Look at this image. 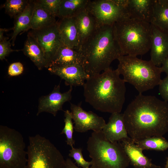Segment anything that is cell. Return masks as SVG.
<instances>
[{
    "label": "cell",
    "instance_id": "cell-9",
    "mask_svg": "<svg viewBox=\"0 0 168 168\" xmlns=\"http://www.w3.org/2000/svg\"><path fill=\"white\" fill-rule=\"evenodd\" d=\"M128 0H90L87 9L94 16L99 26L110 25L129 18Z\"/></svg>",
    "mask_w": 168,
    "mask_h": 168
},
{
    "label": "cell",
    "instance_id": "cell-6",
    "mask_svg": "<svg viewBox=\"0 0 168 168\" xmlns=\"http://www.w3.org/2000/svg\"><path fill=\"white\" fill-rule=\"evenodd\" d=\"M90 168H126L130 162L120 142L107 140L102 131L93 132L87 142Z\"/></svg>",
    "mask_w": 168,
    "mask_h": 168
},
{
    "label": "cell",
    "instance_id": "cell-2",
    "mask_svg": "<svg viewBox=\"0 0 168 168\" xmlns=\"http://www.w3.org/2000/svg\"><path fill=\"white\" fill-rule=\"evenodd\" d=\"M120 75L117 69L110 67L90 76L83 86L85 101L100 111L120 113L126 92V82Z\"/></svg>",
    "mask_w": 168,
    "mask_h": 168
},
{
    "label": "cell",
    "instance_id": "cell-35",
    "mask_svg": "<svg viewBox=\"0 0 168 168\" xmlns=\"http://www.w3.org/2000/svg\"><path fill=\"white\" fill-rule=\"evenodd\" d=\"M66 168H79L69 158L66 160Z\"/></svg>",
    "mask_w": 168,
    "mask_h": 168
},
{
    "label": "cell",
    "instance_id": "cell-37",
    "mask_svg": "<svg viewBox=\"0 0 168 168\" xmlns=\"http://www.w3.org/2000/svg\"><path fill=\"white\" fill-rule=\"evenodd\" d=\"M164 168H168V157L167 158L165 166Z\"/></svg>",
    "mask_w": 168,
    "mask_h": 168
},
{
    "label": "cell",
    "instance_id": "cell-24",
    "mask_svg": "<svg viewBox=\"0 0 168 168\" xmlns=\"http://www.w3.org/2000/svg\"><path fill=\"white\" fill-rule=\"evenodd\" d=\"M150 24L168 34V0H154Z\"/></svg>",
    "mask_w": 168,
    "mask_h": 168
},
{
    "label": "cell",
    "instance_id": "cell-1",
    "mask_svg": "<svg viewBox=\"0 0 168 168\" xmlns=\"http://www.w3.org/2000/svg\"><path fill=\"white\" fill-rule=\"evenodd\" d=\"M123 114L128 136L133 141L168 132V103L154 96L139 94Z\"/></svg>",
    "mask_w": 168,
    "mask_h": 168
},
{
    "label": "cell",
    "instance_id": "cell-13",
    "mask_svg": "<svg viewBox=\"0 0 168 168\" xmlns=\"http://www.w3.org/2000/svg\"><path fill=\"white\" fill-rule=\"evenodd\" d=\"M48 69L52 74L64 80L66 85L70 86H83L90 76L84 67L80 65H52Z\"/></svg>",
    "mask_w": 168,
    "mask_h": 168
},
{
    "label": "cell",
    "instance_id": "cell-20",
    "mask_svg": "<svg viewBox=\"0 0 168 168\" xmlns=\"http://www.w3.org/2000/svg\"><path fill=\"white\" fill-rule=\"evenodd\" d=\"M72 65L83 66V58L82 54L78 50L62 45L56 52L50 66Z\"/></svg>",
    "mask_w": 168,
    "mask_h": 168
},
{
    "label": "cell",
    "instance_id": "cell-29",
    "mask_svg": "<svg viewBox=\"0 0 168 168\" xmlns=\"http://www.w3.org/2000/svg\"><path fill=\"white\" fill-rule=\"evenodd\" d=\"M68 156L73 158L78 166L83 168H90L92 162L86 161L83 157L82 149L81 148H72L69 150Z\"/></svg>",
    "mask_w": 168,
    "mask_h": 168
},
{
    "label": "cell",
    "instance_id": "cell-31",
    "mask_svg": "<svg viewBox=\"0 0 168 168\" xmlns=\"http://www.w3.org/2000/svg\"><path fill=\"white\" fill-rule=\"evenodd\" d=\"M8 38L6 37L2 40L0 41V59L2 60L5 58L11 53L18 51L19 50H14L11 48L12 44L10 40H8Z\"/></svg>",
    "mask_w": 168,
    "mask_h": 168
},
{
    "label": "cell",
    "instance_id": "cell-14",
    "mask_svg": "<svg viewBox=\"0 0 168 168\" xmlns=\"http://www.w3.org/2000/svg\"><path fill=\"white\" fill-rule=\"evenodd\" d=\"M150 60L160 67L168 56V34L152 25Z\"/></svg>",
    "mask_w": 168,
    "mask_h": 168
},
{
    "label": "cell",
    "instance_id": "cell-3",
    "mask_svg": "<svg viewBox=\"0 0 168 168\" xmlns=\"http://www.w3.org/2000/svg\"><path fill=\"white\" fill-rule=\"evenodd\" d=\"M114 24L100 26L79 50L83 57V67L90 76L109 68L113 61L122 55Z\"/></svg>",
    "mask_w": 168,
    "mask_h": 168
},
{
    "label": "cell",
    "instance_id": "cell-34",
    "mask_svg": "<svg viewBox=\"0 0 168 168\" xmlns=\"http://www.w3.org/2000/svg\"><path fill=\"white\" fill-rule=\"evenodd\" d=\"M161 67L162 72H165L168 76V56L163 62Z\"/></svg>",
    "mask_w": 168,
    "mask_h": 168
},
{
    "label": "cell",
    "instance_id": "cell-26",
    "mask_svg": "<svg viewBox=\"0 0 168 168\" xmlns=\"http://www.w3.org/2000/svg\"><path fill=\"white\" fill-rule=\"evenodd\" d=\"M134 142L143 150L164 151L168 149V141L163 136H153Z\"/></svg>",
    "mask_w": 168,
    "mask_h": 168
},
{
    "label": "cell",
    "instance_id": "cell-12",
    "mask_svg": "<svg viewBox=\"0 0 168 168\" xmlns=\"http://www.w3.org/2000/svg\"><path fill=\"white\" fill-rule=\"evenodd\" d=\"M72 90V86H70L68 91L62 93L60 91V84L55 86L50 93L40 98L36 115L46 112L55 116L58 111L63 110V104L71 100Z\"/></svg>",
    "mask_w": 168,
    "mask_h": 168
},
{
    "label": "cell",
    "instance_id": "cell-33",
    "mask_svg": "<svg viewBox=\"0 0 168 168\" xmlns=\"http://www.w3.org/2000/svg\"><path fill=\"white\" fill-rule=\"evenodd\" d=\"M159 91L163 100L168 102V76L161 79L159 85Z\"/></svg>",
    "mask_w": 168,
    "mask_h": 168
},
{
    "label": "cell",
    "instance_id": "cell-25",
    "mask_svg": "<svg viewBox=\"0 0 168 168\" xmlns=\"http://www.w3.org/2000/svg\"><path fill=\"white\" fill-rule=\"evenodd\" d=\"M90 0H62L58 17L74 18L87 9Z\"/></svg>",
    "mask_w": 168,
    "mask_h": 168
},
{
    "label": "cell",
    "instance_id": "cell-15",
    "mask_svg": "<svg viewBox=\"0 0 168 168\" xmlns=\"http://www.w3.org/2000/svg\"><path fill=\"white\" fill-rule=\"evenodd\" d=\"M59 19L57 21V25L62 44L78 51L79 48V37L74 17Z\"/></svg>",
    "mask_w": 168,
    "mask_h": 168
},
{
    "label": "cell",
    "instance_id": "cell-7",
    "mask_svg": "<svg viewBox=\"0 0 168 168\" xmlns=\"http://www.w3.org/2000/svg\"><path fill=\"white\" fill-rule=\"evenodd\" d=\"M25 168H66V160L49 140L37 134L29 137Z\"/></svg>",
    "mask_w": 168,
    "mask_h": 168
},
{
    "label": "cell",
    "instance_id": "cell-27",
    "mask_svg": "<svg viewBox=\"0 0 168 168\" xmlns=\"http://www.w3.org/2000/svg\"><path fill=\"white\" fill-rule=\"evenodd\" d=\"M30 0H7L3 4L6 13L11 17L22 12L29 4Z\"/></svg>",
    "mask_w": 168,
    "mask_h": 168
},
{
    "label": "cell",
    "instance_id": "cell-18",
    "mask_svg": "<svg viewBox=\"0 0 168 168\" xmlns=\"http://www.w3.org/2000/svg\"><path fill=\"white\" fill-rule=\"evenodd\" d=\"M74 18L78 33L79 50L82 46L100 26L94 16L87 9Z\"/></svg>",
    "mask_w": 168,
    "mask_h": 168
},
{
    "label": "cell",
    "instance_id": "cell-10",
    "mask_svg": "<svg viewBox=\"0 0 168 168\" xmlns=\"http://www.w3.org/2000/svg\"><path fill=\"white\" fill-rule=\"evenodd\" d=\"M41 49L46 61L47 68L51 65L57 51L62 45L60 40L57 25L29 32Z\"/></svg>",
    "mask_w": 168,
    "mask_h": 168
},
{
    "label": "cell",
    "instance_id": "cell-22",
    "mask_svg": "<svg viewBox=\"0 0 168 168\" xmlns=\"http://www.w3.org/2000/svg\"><path fill=\"white\" fill-rule=\"evenodd\" d=\"M34 6V0H30L24 10L14 17L13 32L10 40H12L11 44L13 46L18 34L31 29V20Z\"/></svg>",
    "mask_w": 168,
    "mask_h": 168
},
{
    "label": "cell",
    "instance_id": "cell-16",
    "mask_svg": "<svg viewBox=\"0 0 168 168\" xmlns=\"http://www.w3.org/2000/svg\"><path fill=\"white\" fill-rule=\"evenodd\" d=\"M120 142L130 162L135 168H158L160 167L152 163L151 160L145 156L143 150L129 137Z\"/></svg>",
    "mask_w": 168,
    "mask_h": 168
},
{
    "label": "cell",
    "instance_id": "cell-8",
    "mask_svg": "<svg viewBox=\"0 0 168 168\" xmlns=\"http://www.w3.org/2000/svg\"><path fill=\"white\" fill-rule=\"evenodd\" d=\"M25 147L20 132L0 126V168H25L27 162Z\"/></svg>",
    "mask_w": 168,
    "mask_h": 168
},
{
    "label": "cell",
    "instance_id": "cell-23",
    "mask_svg": "<svg viewBox=\"0 0 168 168\" xmlns=\"http://www.w3.org/2000/svg\"><path fill=\"white\" fill-rule=\"evenodd\" d=\"M34 2L31 20L32 30L47 27L56 23L57 21L55 16L42 6L37 0H34Z\"/></svg>",
    "mask_w": 168,
    "mask_h": 168
},
{
    "label": "cell",
    "instance_id": "cell-28",
    "mask_svg": "<svg viewBox=\"0 0 168 168\" xmlns=\"http://www.w3.org/2000/svg\"><path fill=\"white\" fill-rule=\"evenodd\" d=\"M64 117V126L60 133L65 134L66 138V142L72 148L73 147L75 141L73 138L74 127L72 122V118L71 112L68 110L65 111Z\"/></svg>",
    "mask_w": 168,
    "mask_h": 168
},
{
    "label": "cell",
    "instance_id": "cell-21",
    "mask_svg": "<svg viewBox=\"0 0 168 168\" xmlns=\"http://www.w3.org/2000/svg\"><path fill=\"white\" fill-rule=\"evenodd\" d=\"M22 50L24 54L30 59L39 70H42L44 68H47L46 61L43 51L29 32L28 33Z\"/></svg>",
    "mask_w": 168,
    "mask_h": 168
},
{
    "label": "cell",
    "instance_id": "cell-11",
    "mask_svg": "<svg viewBox=\"0 0 168 168\" xmlns=\"http://www.w3.org/2000/svg\"><path fill=\"white\" fill-rule=\"evenodd\" d=\"M70 109L75 124L74 129L77 132L84 133L90 130L100 131L106 124L102 117L92 111L84 110L80 105L71 103Z\"/></svg>",
    "mask_w": 168,
    "mask_h": 168
},
{
    "label": "cell",
    "instance_id": "cell-4",
    "mask_svg": "<svg viewBox=\"0 0 168 168\" xmlns=\"http://www.w3.org/2000/svg\"><path fill=\"white\" fill-rule=\"evenodd\" d=\"M116 39L122 55L137 56L151 48L152 27L150 23L127 18L114 24Z\"/></svg>",
    "mask_w": 168,
    "mask_h": 168
},
{
    "label": "cell",
    "instance_id": "cell-17",
    "mask_svg": "<svg viewBox=\"0 0 168 168\" xmlns=\"http://www.w3.org/2000/svg\"><path fill=\"white\" fill-rule=\"evenodd\" d=\"M102 132L105 138L112 142H119L129 137L125 125L123 114L120 113L111 114Z\"/></svg>",
    "mask_w": 168,
    "mask_h": 168
},
{
    "label": "cell",
    "instance_id": "cell-30",
    "mask_svg": "<svg viewBox=\"0 0 168 168\" xmlns=\"http://www.w3.org/2000/svg\"><path fill=\"white\" fill-rule=\"evenodd\" d=\"M42 6L57 17L62 0H36Z\"/></svg>",
    "mask_w": 168,
    "mask_h": 168
},
{
    "label": "cell",
    "instance_id": "cell-5",
    "mask_svg": "<svg viewBox=\"0 0 168 168\" xmlns=\"http://www.w3.org/2000/svg\"><path fill=\"white\" fill-rule=\"evenodd\" d=\"M117 68L125 82L132 85L139 93L152 89L161 82L162 71L150 60L146 61L137 56L122 55L117 59Z\"/></svg>",
    "mask_w": 168,
    "mask_h": 168
},
{
    "label": "cell",
    "instance_id": "cell-36",
    "mask_svg": "<svg viewBox=\"0 0 168 168\" xmlns=\"http://www.w3.org/2000/svg\"><path fill=\"white\" fill-rule=\"evenodd\" d=\"M8 30L7 29L4 28H0V41L6 38L4 36V33Z\"/></svg>",
    "mask_w": 168,
    "mask_h": 168
},
{
    "label": "cell",
    "instance_id": "cell-32",
    "mask_svg": "<svg viewBox=\"0 0 168 168\" xmlns=\"http://www.w3.org/2000/svg\"><path fill=\"white\" fill-rule=\"evenodd\" d=\"M23 64L20 62L12 63L9 66L8 74L10 76H16L21 74L24 71Z\"/></svg>",
    "mask_w": 168,
    "mask_h": 168
},
{
    "label": "cell",
    "instance_id": "cell-19",
    "mask_svg": "<svg viewBox=\"0 0 168 168\" xmlns=\"http://www.w3.org/2000/svg\"><path fill=\"white\" fill-rule=\"evenodd\" d=\"M154 0H128L127 9L130 18L150 23Z\"/></svg>",
    "mask_w": 168,
    "mask_h": 168
}]
</instances>
